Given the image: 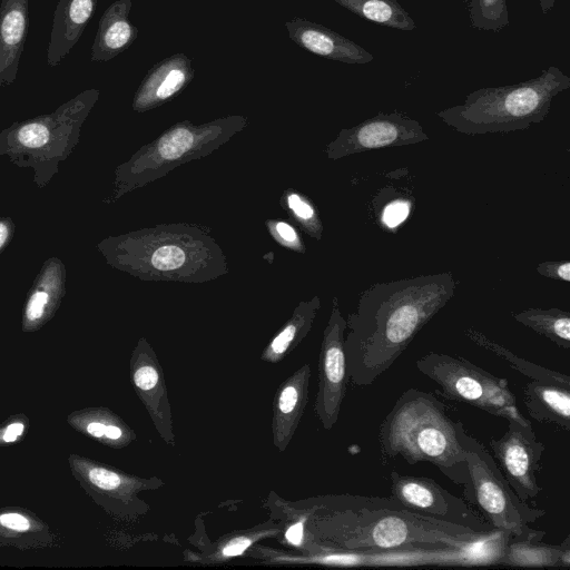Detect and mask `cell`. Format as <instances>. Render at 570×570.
<instances>
[{"label":"cell","mask_w":570,"mask_h":570,"mask_svg":"<svg viewBox=\"0 0 570 570\" xmlns=\"http://www.w3.org/2000/svg\"><path fill=\"white\" fill-rule=\"evenodd\" d=\"M451 272L377 282L348 313L344 350L348 380L370 385L387 371L419 332L454 296Z\"/></svg>","instance_id":"obj_1"},{"label":"cell","mask_w":570,"mask_h":570,"mask_svg":"<svg viewBox=\"0 0 570 570\" xmlns=\"http://www.w3.org/2000/svg\"><path fill=\"white\" fill-rule=\"evenodd\" d=\"M97 249L109 266L141 281L199 284L229 272L220 245L196 224H159L108 236Z\"/></svg>","instance_id":"obj_2"},{"label":"cell","mask_w":570,"mask_h":570,"mask_svg":"<svg viewBox=\"0 0 570 570\" xmlns=\"http://www.w3.org/2000/svg\"><path fill=\"white\" fill-rule=\"evenodd\" d=\"M383 456L403 458L409 464L430 463L452 482L465 478V451L446 406L432 393L404 391L379 428Z\"/></svg>","instance_id":"obj_3"},{"label":"cell","mask_w":570,"mask_h":570,"mask_svg":"<svg viewBox=\"0 0 570 570\" xmlns=\"http://www.w3.org/2000/svg\"><path fill=\"white\" fill-rule=\"evenodd\" d=\"M336 547L356 552L417 548L464 550L492 535L406 509H358L337 512L326 523Z\"/></svg>","instance_id":"obj_4"},{"label":"cell","mask_w":570,"mask_h":570,"mask_svg":"<svg viewBox=\"0 0 570 570\" xmlns=\"http://www.w3.org/2000/svg\"><path fill=\"white\" fill-rule=\"evenodd\" d=\"M570 88V77L550 66L532 79L470 92L463 104L436 112L449 127L475 136L511 132L539 124L550 112L552 100Z\"/></svg>","instance_id":"obj_5"},{"label":"cell","mask_w":570,"mask_h":570,"mask_svg":"<svg viewBox=\"0 0 570 570\" xmlns=\"http://www.w3.org/2000/svg\"><path fill=\"white\" fill-rule=\"evenodd\" d=\"M247 125L248 118L242 115L226 116L199 125L189 120L174 124L117 166L112 189L104 202L114 204L126 194L166 176L176 167L210 155Z\"/></svg>","instance_id":"obj_6"},{"label":"cell","mask_w":570,"mask_h":570,"mask_svg":"<svg viewBox=\"0 0 570 570\" xmlns=\"http://www.w3.org/2000/svg\"><path fill=\"white\" fill-rule=\"evenodd\" d=\"M99 94L86 89L50 114L12 122L0 131V156L19 168H31L33 183L45 188L77 147Z\"/></svg>","instance_id":"obj_7"},{"label":"cell","mask_w":570,"mask_h":570,"mask_svg":"<svg viewBox=\"0 0 570 570\" xmlns=\"http://www.w3.org/2000/svg\"><path fill=\"white\" fill-rule=\"evenodd\" d=\"M455 430L465 451L462 483L465 499L478 508L494 530L508 533L513 540L541 541L544 532L531 529L529 524L547 512L518 498L492 454L465 431L461 421L455 422Z\"/></svg>","instance_id":"obj_8"},{"label":"cell","mask_w":570,"mask_h":570,"mask_svg":"<svg viewBox=\"0 0 570 570\" xmlns=\"http://www.w3.org/2000/svg\"><path fill=\"white\" fill-rule=\"evenodd\" d=\"M416 368L440 386V394L466 403L491 415L531 422L520 412L507 379L495 376L464 357L430 352L415 362Z\"/></svg>","instance_id":"obj_9"},{"label":"cell","mask_w":570,"mask_h":570,"mask_svg":"<svg viewBox=\"0 0 570 570\" xmlns=\"http://www.w3.org/2000/svg\"><path fill=\"white\" fill-rule=\"evenodd\" d=\"M71 475L85 492L104 510L117 517H131L142 512L138 492L155 489L158 479H140L81 454L68 456Z\"/></svg>","instance_id":"obj_10"},{"label":"cell","mask_w":570,"mask_h":570,"mask_svg":"<svg viewBox=\"0 0 570 570\" xmlns=\"http://www.w3.org/2000/svg\"><path fill=\"white\" fill-rule=\"evenodd\" d=\"M390 481L392 497L406 510L481 533L495 531L463 499L453 495L433 479L392 471Z\"/></svg>","instance_id":"obj_11"},{"label":"cell","mask_w":570,"mask_h":570,"mask_svg":"<svg viewBox=\"0 0 570 570\" xmlns=\"http://www.w3.org/2000/svg\"><path fill=\"white\" fill-rule=\"evenodd\" d=\"M346 321L338 299H332V308L323 332L318 355V389L314 410L323 428L331 430L338 420L348 381L344 335Z\"/></svg>","instance_id":"obj_12"},{"label":"cell","mask_w":570,"mask_h":570,"mask_svg":"<svg viewBox=\"0 0 570 570\" xmlns=\"http://www.w3.org/2000/svg\"><path fill=\"white\" fill-rule=\"evenodd\" d=\"M429 139L422 125L399 111L380 112L355 126L343 128L325 147L328 159L337 160L354 154L414 145Z\"/></svg>","instance_id":"obj_13"},{"label":"cell","mask_w":570,"mask_h":570,"mask_svg":"<svg viewBox=\"0 0 570 570\" xmlns=\"http://www.w3.org/2000/svg\"><path fill=\"white\" fill-rule=\"evenodd\" d=\"M492 456L518 498L531 504L541 492L538 483L540 461L546 450L537 440L531 425L508 420V429L500 439H491Z\"/></svg>","instance_id":"obj_14"},{"label":"cell","mask_w":570,"mask_h":570,"mask_svg":"<svg viewBox=\"0 0 570 570\" xmlns=\"http://www.w3.org/2000/svg\"><path fill=\"white\" fill-rule=\"evenodd\" d=\"M130 375L136 393L158 433L168 444H175L164 375L151 346L144 337L139 340L131 354Z\"/></svg>","instance_id":"obj_15"},{"label":"cell","mask_w":570,"mask_h":570,"mask_svg":"<svg viewBox=\"0 0 570 570\" xmlns=\"http://www.w3.org/2000/svg\"><path fill=\"white\" fill-rule=\"evenodd\" d=\"M66 266L59 257L51 256L43 262L23 304V333L39 331L55 316L66 295Z\"/></svg>","instance_id":"obj_16"},{"label":"cell","mask_w":570,"mask_h":570,"mask_svg":"<svg viewBox=\"0 0 570 570\" xmlns=\"http://www.w3.org/2000/svg\"><path fill=\"white\" fill-rule=\"evenodd\" d=\"M191 60L174 53L155 63L146 73L132 99V110L145 112L171 100L194 79Z\"/></svg>","instance_id":"obj_17"},{"label":"cell","mask_w":570,"mask_h":570,"mask_svg":"<svg viewBox=\"0 0 570 570\" xmlns=\"http://www.w3.org/2000/svg\"><path fill=\"white\" fill-rule=\"evenodd\" d=\"M285 28L298 47L325 59L352 65L374 60L360 45L320 23L295 17L285 22Z\"/></svg>","instance_id":"obj_18"},{"label":"cell","mask_w":570,"mask_h":570,"mask_svg":"<svg viewBox=\"0 0 570 570\" xmlns=\"http://www.w3.org/2000/svg\"><path fill=\"white\" fill-rule=\"evenodd\" d=\"M309 364H304L278 387L273 403V444L279 452L289 444L308 402Z\"/></svg>","instance_id":"obj_19"},{"label":"cell","mask_w":570,"mask_h":570,"mask_svg":"<svg viewBox=\"0 0 570 570\" xmlns=\"http://www.w3.org/2000/svg\"><path fill=\"white\" fill-rule=\"evenodd\" d=\"M29 0L0 2V89L14 82L29 24Z\"/></svg>","instance_id":"obj_20"},{"label":"cell","mask_w":570,"mask_h":570,"mask_svg":"<svg viewBox=\"0 0 570 570\" xmlns=\"http://www.w3.org/2000/svg\"><path fill=\"white\" fill-rule=\"evenodd\" d=\"M96 6L97 0H59L47 49L50 67L61 63L78 42Z\"/></svg>","instance_id":"obj_21"},{"label":"cell","mask_w":570,"mask_h":570,"mask_svg":"<svg viewBox=\"0 0 570 570\" xmlns=\"http://www.w3.org/2000/svg\"><path fill=\"white\" fill-rule=\"evenodd\" d=\"M131 0H116L102 13L91 47L92 62L109 61L128 49L138 37L129 19Z\"/></svg>","instance_id":"obj_22"},{"label":"cell","mask_w":570,"mask_h":570,"mask_svg":"<svg viewBox=\"0 0 570 570\" xmlns=\"http://www.w3.org/2000/svg\"><path fill=\"white\" fill-rule=\"evenodd\" d=\"M66 421L78 433L112 449L125 448L135 439L129 426L108 407L78 409Z\"/></svg>","instance_id":"obj_23"},{"label":"cell","mask_w":570,"mask_h":570,"mask_svg":"<svg viewBox=\"0 0 570 570\" xmlns=\"http://www.w3.org/2000/svg\"><path fill=\"white\" fill-rule=\"evenodd\" d=\"M55 543L47 522L21 507L0 508V546L20 550L47 548Z\"/></svg>","instance_id":"obj_24"},{"label":"cell","mask_w":570,"mask_h":570,"mask_svg":"<svg viewBox=\"0 0 570 570\" xmlns=\"http://www.w3.org/2000/svg\"><path fill=\"white\" fill-rule=\"evenodd\" d=\"M523 401L532 419L570 430V386L531 380L523 387Z\"/></svg>","instance_id":"obj_25"},{"label":"cell","mask_w":570,"mask_h":570,"mask_svg":"<svg viewBox=\"0 0 570 570\" xmlns=\"http://www.w3.org/2000/svg\"><path fill=\"white\" fill-rule=\"evenodd\" d=\"M497 562L505 566L520 567H570V538L560 544L541 543L540 541H508Z\"/></svg>","instance_id":"obj_26"},{"label":"cell","mask_w":570,"mask_h":570,"mask_svg":"<svg viewBox=\"0 0 570 570\" xmlns=\"http://www.w3.org/2000/svg\"><path fill=\"white\" fill-rule=\"evenodd\" d=\"M320 308L321 298L318 295L299 302L294 308L291 318L263 351L262 360L272 364L278 363L292 350L297 347L312 330Z\"/></svg>","instance_id":"obj_27"},{"label":"cell","mask_w":570,"mask_h":570,"mask_svg":"<svg viewBox=\"0 0 570 570\" xmlns=\"http://www.w3.org/2000/svg\"><path fill=\"white\" fill-rule=\"evenodd\" d=\"M513 318L525 327L547 337L557 346L570 347V314L559 307H530L512 313Z\"/></svg>","instance_id":"obj_28"},{"label":"cell","mask_w":570,"mask_h":570,"mask_svg":"<svg viewBox=\"0 0 570 570\" xmlns=\"http://www.w3.org/2000/svg\"><path fill=\"white\" fill-rule=\"evenodd\" d=\"M464 334L475 345L504 360L512 368L531 380L570 386L569 375L529 362L473 327L465 328Z\"/></svg>","instance_id":"obj_29"},{"label":"cell","mask_w":570,"mask_h":570,"mask_svg":"<svg viewBox=\"0 0 570 570\" xmlns=\"http://www.w3.org/2000/svg\"><path fill=\"white\" fill-rule=\"evenodd\" d=\"M358 17L403 31L416 28L414 20L396 0H333Z\"/></svg>","instance_id":"obj_30"},{"label":"cell","mask_w":570,"mask_h":570,"mask_svg":"<svg viewBox=\"0 0 570 570\" xmlns=\"http://www.w3.org/2000/svg\"><path fill=\"white\" fill-rule=\"evenodd\" d=\"M279 204L305 234L316 240L322 238L323 224L317 207L309 197L288 188L283 193Z\"/></svg>","instance_id":"obj_31"},{"label":"cell","mask_w":570,"mask_h":570,"mask_svg":"<svg viewBox=\"0 0 570 570\" xmlns=\"http://www.w3.org/2000/svg\"><path fill=\"white\" fill-rule=\"evenodd\" d=\"M471 26L478 30L500 31L509 26L507 0H470Z\"/></svg>","instance_id":"obj_32"},{"label":"cell","mask_w":570,"mask_h":570,"mask_svg":"<svg viewBox=\"0 0 570 570\" xmlns=\"http://www.w3.org/2000/svg\"><path fill=\"white\" fill-rule=\"evenodd\" d=\"M266 228L274 240L281 246L299 254L306 253V247L299 232L292 224L269 218L265 222Z\"/></svg>","instance_id":"obj_33"},{"label":"cell","mask_w":570,"mask_h":570,"mask_svg":"<svg viewBox=\"0 0 570 570\" xmlns=\"http://www.w3.org/2000/svg\"><path fill=\"white\" fill-rule=\"evenodd\" d=\"M412 202L409 198L391 199L380 213L381 225L389 230L397 228L410 216Z\"/></svg>","instance_id":"obj_34"},{"label":"cell","mask_w":570,"mask_h":570,"mask_svg":"<svg viewBox=\"0 0 570 570\" xmlns=\"http://www.w3.org/2000/svg\"><path fill=\"white\" fill-rule=\"evenodd\" d=\"M29 417L23 413L8 416L0 423V446L20 442L29 430Z\"/></svg>","instance_id":"obj_35"},{"label":"cell","mask_w":570,"mask_h":570,"mask_svg":"<svg viewBox=\"0 0 570 570\" xmlns=\"http://www.w3.org/2000/svg\"><path fill=\"white\" fill-rule=\"evenodd\" d=\"M535 271L539 275L547 278L570 282V262L569 261H546L537 265Z\"/></svg>","instance_id":"obj_36"},{"label":"cell","mask_w":570,"mask_h":570,"mask_svg":"<svg viewBox=\"0 0 570 570\" xmlns=\"http://www.w3.org/2000/svg\"><path fill=\"white\" fill-rule=\"evenodd\" d=\"M264 532L238 535L228 541L219 551L222 558H230L242 554L256 539L263 537Z\"/></svg>","instance_id":"obj_37"},{"label":"cell","mask_w":570,"mask_h":570,"mask_svg":"<svg viewBox=\"0 0 570 570\" xmlns=\"http://www.w3.org/2000/svg\"><path fill=\"white\" fill-rule=\"evenodd\" d=\"M16 224L9 216H2L0 213V254L6 249L13 238Z\"/></svg>","instance_id":"obj_38"},{"label":"cell","mask_w":570,"mask_h":570,"mask_svg":"<svg viewBox=\"0 0 570 570\" xmlns=\"http://www.w3.org/2000/svg\"><path fill=\"white\" fill-rule=\"evenodd\" d=\"M303 535H304L303 521L294 523L285 532L286 540L294 546H299L302 543Z\"/></svg>","instance_id":"obj_39"},{"label":"cell","mask_w":570,"mask_h":570,"mask_svg":"<svg viewBox=\"0 0 570 570\" xmlns=\"http://www.w3.org/2000/svg\"><path fill=\"white\" fill-rule=\"evenodd\" d=\"M557 0H539L540 8L543 13L550 12L556 3Z\"/></svg>","instance_id":"obj_40"}]
</instances>
